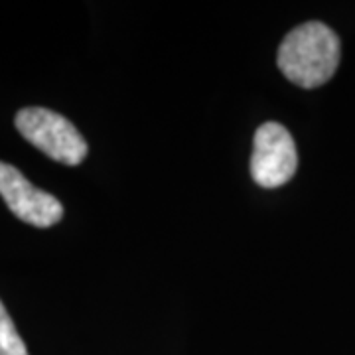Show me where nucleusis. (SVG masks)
<instances>
[{"instance_id": "1", "label": "nucleus", "mask_w": 355, "mask_h": 355, "mask_svg": "<svg viewBox=\"0 0 355 355\" xmlns=\"http://www.w3.org/2000/svg\"><path fill=\"white\" fill-rule=\"evenodd\" d=\"M277 64L282 76L298 87H320L330 81L340 65V40L322 22L296 26L282 40Z\"/></svg>"}, {"instance_id": "2", "label": "nucleus", "mask_w": 355, "mask_h": 355, "mask_svg": "<svg viewBox=\"0 0 355 355\" xmlns=\"http://www.w3.org/2000/svg\"><path fill=\"white\" fill-rule=\"evenodd\" d=\"M14 125L30 144L60 164L77 166L87 156V142L81 132L55 111L26 107L18 111Z\"/></svg>"}, {"instance_id": "3", "label": "nucleus", "mask_w": 355, "mask_h": 355, "mask_svg": "<svg viewBox=\"0 0 355 355\" xmlns=\"http://www.w3.org/2000/svg\"><path fill=\"white\" fill-rule=\"evenodd\" d=\"M298 153L292 135L280 123H265L254 132L251 176L261 188H280L296 174Z\"/></svg>"}, {"instance_id": "4", "label": "nucleus", "mask_w": 355, "mask_h": 355, "mask_svg": "<svg viewBox=\"0 0 355 355\" xmlns=\"http://www.w3.org/2000/svg\"><path fill=\"white\" fill-rule=\"evenodd\" d=\"M0 196L14 216L34 227H51L64 217V205L58 198L36 188L18 168L6 162H0Z\"/></svg>"}, {"instance_id": "5", "label": "nucleus", "mask_w": 355, "mask_h": 355, "mask_svg": "<svg viewBox=\"0 0 355 355\" xmlns=\"http://www.w3.org/2000/svg\"><path fill=\"white\" fill-rule=\"evenodd\" d=\"M0 355H28L26 343L14 326L12 318L0 302Z\"/></svg>"}]
</instances>
